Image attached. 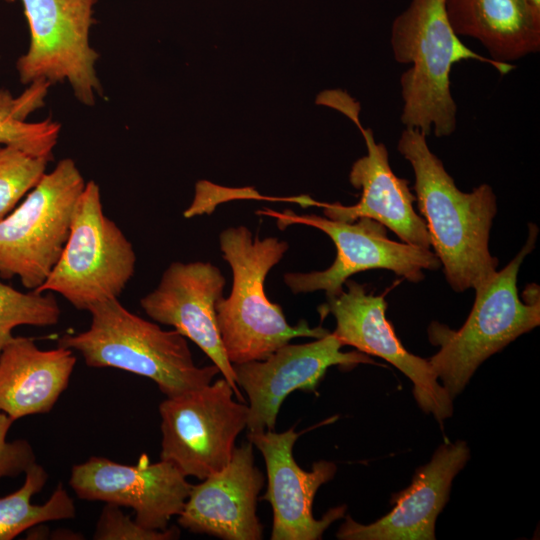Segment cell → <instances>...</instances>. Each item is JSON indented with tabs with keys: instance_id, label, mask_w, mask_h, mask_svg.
<instances>
[{
	"instance_id": "cell-15",
	"label": "cell",
	"mask_w": 540,
	"mask_h": 540,
	"mask_svg": "<svg viewBox=\"0 0 540 540\" xmlns=\"http://www.w3.org/2000/svg\"><path fill=\"white\" fill-rule=\"evenodd\" d=\"M225 284L220 269L210 262H172L158 286L141 298L140 305L152 320L172 326L194 342L219 369L239 400H243L217 323L216 306L223 297Z\"/></svg>"
},
{
	"instance_id": "cell-18",
	"label": "cell",
	"mask_w": 540,
	"mask_h": 540,
	"mask_svg": "<svg viewBox=\"0 0 540 540\" xmlns=\"http://www.w3.org/2000/svg\"><path fill=\"white\" fill-rule=\"evenodd\" d=\"M470 450L464 441L445 443L415 473L406 489L392 495V510L363 525L350 516L340 526L341 540H433L437 516L449 499L454 477L465 466Z\"/></svg>"
},
{
	"instance_id": "cell-2",
	"label": "cell",
	"mask_w": 540,
	"mask_h": 540,
	"mask_svg": "<svg viewBox=\"0 0 540 540\" xmlns=\"http://www.w3.org/2000/svg\"><path fill=\"white\" fill-rule=\"evenodd\" d=\"M445 0H411L391 25L390 45L400 64H410L400 76L405 128L428 136L447 137L457 127V105L450 89L452 66L463 60L491 65L501 75L516 66L482 56L463 44L452 29Z\"/></svg>"
},
{
	"instance_id": "cell-27",
	"label": "cell",
	"mask_w": 540,
	"mask_h": 540,
	"mask_svg": "<svg viewBox=\"0 0 540 540\" xmlns=\"http://www.w3.org/2000/svg\"><path fill=\"white\" fill-rule=\"evenodd\" d=\"M536 6L540 7V0H531Z\"/></svg>"
},
{
	"instance_id": "cell-24",
	"label": "cell",
	"mask_w": 540,
	"mask_h": 540,
	"mask_svg": "<svg viewBox=\"0 0 540 540\" xmlns=\"http://www.w3.org/2000/svg\"><path fill=\"white\" fill-rule=\"evenodd\" d=\"M49 161L12 146L0 145V221L37 185Z\"/></svg>"
},
{
	"instance_id": "cell-12",
	"label": "cell",
	"mask_w": 540,
	"mask_h": 540,
	"mask_svg": "<svg viewBox=\"0 0 540 540\" xmlns=\"http://www.w3.org/2000/svg\"><path fill=\"white\" fill-rule=\"evenodd\" d=\"M186 478L173 463H152L146 454L134 465L92 456L72 467L69 485L80 499L130 507L142 527L165 530L189 496Z\"/></svg>"
},
{
	"instance_id": "cell-1",
	"label": "cell",
	"mask_w": 540,
	"mask_h": 540,
	"mask_svg": "<svg viewBox=\"0 0 540 540\" xmlns=\"http://www.w3.org/2000/svg\"><path fill=\"white\" fill-rule=\"evenodd\" d=\"M426 138L405 128L397 150L413 169L415 201L448 284L456 292L475 290L497 271L498 259L489 251L496 195L485 183L462 192Z\"/></svg>"
},
{
	"instance_id": "cell-26",
	"label": "cell",
	"mask_w": 540,
	"mask_h": 540,
	"mask_svg": "<svg viewBox=\"0 0 540 540\" xmlns=\"http://www.w3.org/2000/svg\"><path fill=\"white\" fill-rule=\"evenodd\" d=\"M14 422L0 411V479L25 473L36 462L35 452L27 440L7 441L9 429Z\"/></svg>"
},
{
	"instance_id": "cell-4",
	"label": "cell",
	"mask_w": 540,
	"mask_h": 540,
	"mask_svg": "<svg viewBox=\"0 0 540 540\" xmlns=\"http://www.w3.org/2000/svg\"><path fill=\"white\" fill-rule=\"evenodd\" d=\"M528 227L519 253L475 289V301L463 326L453 330L433 321L428 327L429 341L439 351L427 360L452 400L488 357L540 324L539 287H527L524 302L517 289L520 266L534 249L538 235L535 224Z\"/></svg>"
},
{
	"instance_id": "cell-3",
	"label": "cell",
	"mask_w": 540,
	"mask_h": 540,
	"mask_svg": "<svg viewBox=\"0 0 540 540\" xmlns=\"http://www.w3.org/2000/svg\"><path fill=\"white\" fill-rule=\"evenodd\" d=\"M219 243L233 273L229 297H222L216 306L220 336L231 364L263 360L297 337L318 339L330 333L321 326L311 328L305 320L291 326L281 306L266 296V276L288 250L286 241L253 238L247 227L237 226L223 230Z\"/></svg>"
},
{
	"instance_id": "cell-11",
	"label": "cell",
	"mask_w": 540,
	"mask_h": 540,
	"mask_svg": "<svg viewBox=\"0 0 540 540\" xmlns=\"http://www.w3.org/2000/svg\"><path fill=\"white\" fill-rule=\"evenodd\" d=\"M317 103L340 111L355 123L364 138L367 154L353 163L349 173L351 185L361 190L358 203L345 206L312 199L310 206L322 207L325 217L332 220L353 222L362 217L376 220L402 242L430 249V235L424 219L414 210L415 196L408 181L394 174L385 144L376 142L373 131L361 125L359 103L341 90L322 92Z\"/></svg>"
},
{
	"instance_id": "cell-5",
	"label": "cell",
	"mask_w": 540,
	"mask_h": 540,
	"mask_svg": "<svg viewBox=\"0 0 540 540\" xmlns=\"http://www.w3.org/2000/svg\"><path fill=\"white\" fill-rule=\"evenodd\" d=\"M88 329L65 334L58 345L78 352L91 368H116L154 381L166 396H175L212 382L220 373L213 364L194 363L186 338L163 330L110 299L93 306Z\"/></svg>"
},
{
	"instance_id": "cell-6",
	"label": "cell",
	"mask_w": 540,
	"mask_h": 540,
	"mask_svg": "<svg viewBox=\"0 0 540 540\" xmlns=\"http://www.w3.org/2000/svg\"><path fill=\"white\" fill-rule=\"evenodd\" d=\"M135 265L131 242L105 215L100 188L90 180L76 204L58 262L34 291L58 293L74 308L89 312L98 303L119 298Z\"/></svg>"
},
{
	"instance_id": "cell-8",
	"label": "cell",
	"mask_w": 540,
	"mask_h": 540,
	"mask_svg": "<svg viewBox=\"0 0 540 540\" xmlns=\"http://www.w3.org/2000/svg\"><path fill=\"white\" fill-rule=\"evenodd\" d=\"M257 213L276 218L282 230L294 224L317 228L327 234L336 247V257L327 269L284 275L285 284L294 294L323 290L326 298L334 297L343 291L345 281L352 275L372 269L389 270L417 283L425 278L423 270L441 268L433 251L389 239L387 228L370 218L344 222L316 214L298 215L290 210L264 209Z\"/></svg>"
},
{
	"instance_id": "cell-25",
	"label": "cell",
	"mask_w": 540,
	"mask_h": 540,
	"mask_svg": "<svg viewBox=\"0 0 540 540\" xmlns=\"http://www.w3.org/2000/svg\"><path fill=\"white\" fill-rule=\"evenodd\" d=\"M180 536L176 527L151 530L124 514L120 507L106 503L96 523L94 540H172Z\"/></svg>"
},
{
	"instance_id": "cell-22",
	"label": "cell",
	"mask_w": 540,
	"mask_h": 540,
	"mask_svg": "<svg viewBox=\"0 0 540 540\" xmlns=\"http://www.w3.org/2000/svg\"><path fill=\"white\" fill-rule=\"evenodd\" d=\"M23 485L15 492L0 498V540H12L33 526L49 521L73 519L76 507L63 484L58 483L49 499L33 504L48 480V473L37 462L25 471Z\"/></svg>"
},
{
	"instance_id": "cell-7",
	"label": "cell",
	"mask_w": 540,
	"mask_h": 540,
	"mask_svg": "<svg viewBox=\"0 0 540 540\" xmlns=\"http://www.w3.org/2000/svg\"><path fill=\"white\" fill-rule=\"evenodd\" d=\"M86 182L71 158L45 173L25 200L0 221V276L36 290L58 262Z\"/></svg>"
},
{
	"instance_id": "cell-14",
	"label": "cell",
	"mask_w": 540,
	"mask_h": 540,
	"mask_svg": "<svg viewBox=\"0 0 540 540\" xmlns=\"http://www.w3.org/2000/svg\"><path fill=\"white\" fill-rule=\"evenodd\" d=\"M334 333L305 344H285L263 360L232 364L234 380L249 399V433L274 430L282 402L295 390L314 392L331 366L374 363L360 351L342 352Z\"/></svg>"
},
{
	"instance_id": "cell-19",
	"label": "cell",
	"mask_w": 540,
	"mask_h": 540,
	"mask_svg": "<svg viewBox=\"0 0 540 540\" xmlns=\"http://www.w3.org/2000/svg\"><path fill=\"white\" fill-rule=\"evenodd\" d=\"M62 346L42 350L32 338L14 336L0 352V411L14 421L51 411L76 364Z\"/></svg>"
},
{
	"instance_id": "cell-17",
	"label": "cell",
	"mask_w": 540,
	"mask_h": 540,
	"mask_svg": "<svg viewBox=\"0 0 540 540\" xmlns=\"http://www.w3.org/2000/svg\"><path fill=\"white\" fill-rule=\"evenodd\" d=\"M192 485L178 524L193 533L224 540H260L263 525L256 514L265 478L255 465L253 444L235 447L228 464Z\"/></svg>"
},
{
	"instance_id": "cell-23",
	"label": "cell",
	"mask_w": 540,
	"mask_h": 540,
	"mask_svg": "<svg viewBox=\"0 0 540 540\" xmlns=\"http://www.w3.org/2000/svg\"><path fill=\"white\" fill-rule=\"evenodd\" d=\"M61 316L58 302L50 292L24 293L0 281V352L14 337L13 330L22 325L48 327Z\"/></svg>"
},
{
	"instance_id": "cell-28",
	"label": "cell",
	"mask_w": 540,
	"mask_h": 540,
	"mask_svg": "<svg viewBox=\"0 0 540 540\" xmlns=\"http://www.w3.org/2000/svg\"><path fill=\"white\" fill-rule=\"evenodd\" d=\"M5 1H7V2H14L15 0H5Z\"/></svg>"
},
{
	"instance_id": "cell-16",
	"label": "cell",
	"mask_w": 540,
	"mask_h": 540,
	"mask_svg": "<svg viewBox=\"0 0 540 540\" xmlns=\"http://www.w3.org/2000/svg\"><path fill=\"white\" fill-rule=\"evenodd\" d=\"M300 436L295 427L278 433L274 430L247 434L248 440L262 454L267 471V500L273 510L271 540H318L346 506L327 511L319 520L313 517L312 505L320 486L330 481L337 470L335 463L318 461L310 471L299 467L293 447Z\"/></svg>"
},
{
	"instance_id": "cell-13",
	"label": "cell",
	"mask_w": 540,
	"mask_h": 540,
	"mask_svg": "<svg viewBox=\"0 0 540 540\" xmlns=\"http://www.w3.org/2000/svg\"><path fill=\"white\" fill-rule=\"evenodd\" d=\"M339 295L328 297L319 308L324 317L336 320L333 332L343 345L378 356L391 363L413 383V394L420 408L431 413L440 423L453 412L452 399L438 381L427 359L408 352L386 318L384 295L368 293L366 287L351 279Z\"/></svg>"
},
{
	"instance_id": "cell-9",
	"label": "cell",
	"mask_w": 540,
	"mask_h": 540,
	"mask_svg": "<svg viewBox=\"0 0 540 540\" xmlns=\"http://www.w3.org/2000/svg\"><path fill=\"white\" fill-rule=\"evenodd\" d=\"M234 394L223 377L166 397L159 405L160 460L173 463L186 477L199 480L222 470L248 418V406L236 402Z\"/></svg>"
},
{
	"instance_id": "cell-21",
	"label": "cell",
	"mask_w": 540,
	"mask_h": 540,
	"mask_svg": "<svg viewBox=\"0 0 540 540\" xmlns=\"http://www.w3.org/2000/svg\"><path fill=\"white\" fill-rule=\"evenodd\" d=\"M50 83L35 81L19 96L0 88V145L12 146L37 157L52 159L61 125L51 119L28 122L44 106Z\"/></svg>"
},
{
	"instance_id": "cell-20",
	"label": "cell",
	"mask_w": 540,
	"mask_h": 540,
	"mask_svg": "<svg viewBox=\"0 0 540 540\" xmlns=\"http://www.w3.org/2000/svg\"><path fill=\"white\" fill-rule=\"evenodd\" d=\"M458 36L478 40L490 58L511 63L540 51V7L531 0H445Z\"/></svg>"
},
{
	"instance_id": "cell-10",
	"label": "cell",
	"mask_w": 540,
	"mask_h": 540,
	"mask_svg": "<svg viewBox=\"0 0 540 540\" xmlns=\"http://www.w3.org/2000/svg\"><path fill=\"white\" fill-rule=\"evenodd\" d=\"M30 31L28 50L17 61L23 84L67 81L79 102L92 106L103 90L89 42L97 0H21Z\"/></svg>"
}]
</instances>
